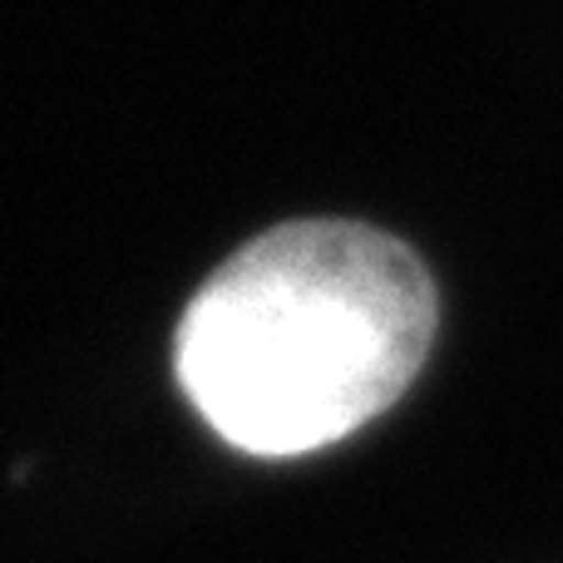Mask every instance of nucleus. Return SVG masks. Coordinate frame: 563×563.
Here are the masks:
<instances>
[{"mask_svg": "<svg viewBox=\"0 0 563 563\" xmlns=\"http://www.w3.org/2000/svg\"><path fill=\"white\" fill-rule=\"evenodd\" d=\"M440 301L426 263L366 223H282L188 301L178 380L198 416L263 460L311 455L416 380Z\"/></svg>", "mask_w": 563, "mask_h": 563, "instance_id": "obj_1", "label": "nucleus"}]
</instances>
